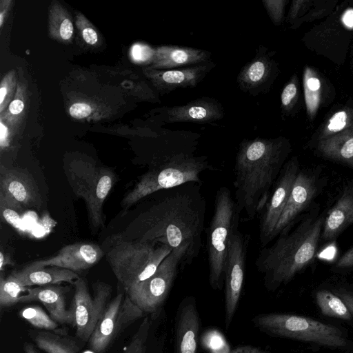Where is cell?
Returning <instances> with one entry per match:
<instances>
[{
  "mask_svg": "<svg viewBox=\"0 0 353 353\" xmlns=\"http://www.w3.org/2000/svg\"><path fill=\"white\" fill-rule=\"evenodd\" d=\"M297 93V88L294 82H290L283 88L281 101V105L284 108H288L292 103Z\"/></svg>",
  "mask_w": 353,
  "mask_h": 353,
  "instance_id": "cell-37",
  "label": "cell"
},
{
  "mask_svg": "<svg viewBox=\"0 0 353 353\" xmlns=\"http://www.w3.org/2000/svg\"><path fill=\"white\" fill-rule=\"evenodd\" d=\"M215 67L208 61L176 69L154 70L146 68L145 76L161 94H168L179 88H194Z\"/></svg>",
  "mask_w": 353,
  "mask_h": 353,
  "instance_id": "cell-17",
  "label": "cell"
},
{
  "mask_svg": "<svg viewBox=\"0 0 353 353\" xmlns=\"http://www.w3.org/2000/svg\"><path fill=\"white\" fill-rule=\"evenodd\" d=\"M305 101L308 112L314 113L319 102V90L321 82L316 77H308L305 72L304 77Z\"/></svg>",
  "mask_w": 353,
  "mask_h": 353,
  "instance_id": "cell-31",
  "label": "cell"
},
{
  "mask_svg": "<svg viewBox=\"0 0 353 353\" xmlns=\"http://www.w3.org/2000/svg\"><path fill=\"white\" fill-rule=\"evenodd\" d=\"M240 214L231 190L219 188L206 237L209 281L214 290H221L224 285L227 255L232 237L239 231Z\"/></svg>",
  "mask_w": 353,
  "mask_h": 353,
  "instance_id": "cell-6",
  "label": "cell"
},
{
  "mask_svg": "<svg viewBox=\"0 0 353 353\" xmlns=\"http://www.w3.org/2000/svg\"><path fill=\"white\" fill-rule=\"evenodd\" d=\"M190 264L186 248L174 249L151 276L132 287L125 293L143 312H153L167 298L180 267Z\"/></svg>",
  "mask_w": 353,
  "mask_h": 353,
  "instance_id": "cell-9",
  "label": "cell"
},
{
  "mask_svg": "<svg viewBox=\"0 0 353 353\" xmlns=\"http://www.w3.org/2000/svg\"><path fill=\"white\" fill-rule=\"evenodd\" d=\"M29 334L37 346L47 353L79 352L77 341L66 334L48 330H30Z\"/></svg>",
  "mask_w": 353,
  "mask_h": 353,
  "instance_id": "cell-25",
  "label": "cell"
},
{
  "mask_svg": "<svg viewBox=\"0 0 353 353\" xmlns=\"http://www.w3.org/2000/svg\"><path fill=\"white\" fill-rule=\"evenodd\" d=\"M19 314L37 328L54 331L58 327L57 323L38 305L26 307L20 311Z\"/></svg>",
  "mask_w": 353,
  "mask_h": 353,
  "instance_id": "cell-28",
  "label": "cell"
},
{
  "mask_svg": "<svg viewBox=\"0 0 353 353\" xmlns=\"http://www.w3.org/2000/svg\"><path fill=\"white\" fill-rule=\"evenodd\" d=\"M10 274L25 287L57 285L61 282L73 284L80 277L77 272L69 270L54 266H33L30 264Z\"/></svg>",
  "mask_w": 353,
  "mask_h": 353,
  "instance_id": "cell-24",
  "label": "cell"
},
{
  "mask_svg": "<svg viewBox=\"0 0 353 353\" xmlns=\"http://www.w3.org/2000/svg\"><path fill=\"white\" fill-rule=\"evenodd\" d=\"M8 264H11V260L10 257L3 251L0 252V270L3 271V268Z\"/></svg>",
  "mask_w": 353,
  "mask_h": 353,
  "instance_id": "cell-47",
  "label": "cell"
},
{
  "mask_svg": "<svg viewBox=\"0 0 353 353\" xmlns=\"http://www.w3.org/2000/svg\"><path fill=\"white\" fill-rule=\"evenodd\" d=\"M143 312L128 295L122 292L109 302L89 341L90 348L103 353L111 342L129 325L143 316Z\"/></svg>",
  "mask_w": 353,
  "mask_h": 353,
  "instance_id": "cell-11",
  "label": "cell"
},
{
  "mask_svg": "<svg viewBox=\"0 0 353 353\" xmlns=\"http://www.w3.org/2000/svg\"><path fill=\"white\" fill-rule=\"evenodd\" d=\"M262 3L272 23L279 25L283 17L284 1L263 0Z\"/></svg>",
  "mask_w": 353,
  "mask_h": 353,
  "instance_id": "cell-33",
  "label": "cell"
},
{
  "mask_svg": "<svg viewBox=\"0 0 353 353\" xmlns=\"http://www.w3.org/2000/svg\"><path fill=\"white\" fill-rule=\"evenodd\" d=\"M146 197L149 199L122 236L172 250L186 248L192 263L201 251L205 225L206 201L201 184L187 182Z\"/></svg>",
  "mask_w": 353,
  "mask_h": 353,
  "instance_id": "cell-1",
  "label": "cell"
},
{
  "mask_svg": "<svg viewBox=\"0 0 353 353\" xmlns=\"http://www.w3.org/2000/svg\"><path fill=\"white\" fill-rule=\"evenodd\" d=\"M81 34L84 41L90 46H94L98 43V34L92 27L86 23L78 21Z\"/></svg>",
  "mask_w": 353,
  "mask_h": 353,
  "instance_id": "cell-34",
  "label": "cell"
},
{
  "mask_svg": "<svg viewBox=\"0 0 353 353\" xmlns=\"http://www.w3.org/2000/svg\"><path fill=\"white\" fill-rule=\"evenodd\" d=\"M320 185L319 175L316 172H299L286 205L272 233V241L292 229L299 214L317 195Z\"/></svg>",
  "mask_w": 353,
  "mask_h": 353,
  "instance_id": "cell-15",
  "label": "cell"
},
{
  "mask_svg": "<svg viewBox=\"0 0 353 353\" xmlns=\"http://www.w3.org/2000/svg\"><path fill=\"white\" fill-rule=\"evenodd\" d=\"M347 114L345 111L335 113L330 120L328 129L331 132H339L346 125Z\"/></svg>",
  "mask_w": 353,
  "mask_h": 353,
  "instance_id": "cell-38",
  "label": "cell"
},
{
  "mask_svg": "<svg viewBox=\"0 0 353 353\" xmlns=\"http://www.w3.org/2000/svg\"><path fill=\"white\" fill-rule=\"evenodd\" d=\"M208 157L185 152L152 166L142 174L134 187L126 193L121 204L125 210L146 196L161 190L173 188L187 182L202 184L200 177L205 170H216Z\"/></svg>",
  "mask_w": 353,
  "mask_h": 353,
  "instance_id": "cell-5",
  "label": "cell"
},
{
  "mask_svg": "<svg viewBox=\"0 0 353 353\" xmlns=\"http://www.w3.org/2000/svg\"><path fill=\"white\" fill-rule=\"evenodd\" d=\"M299 172V163L292 159L285 164L274 185V190L259 215V239L262 248L272 241L274 230L284 210Z\"/></svg>",
  "mask_w": 353,
  "mask_h": 353,
  "instance_id": "cell-13",
  "label": "cell"
},
{
  "mask_svg": "<svg viewBox=\"0 0 353 353\" xmlns=\"http://www.w3.org/2000/svg\"><path fill=\"white\" fill-rule=\"evenodd\" d=\"M150 325L148 318H145L127 345L124 353H145Z\"/></svg>",
  "mask_w": 353,
  "mask_h": 353,
  "instance_id": "cell-30",
  "label": "cell"
},
{
  "mask_svg": "<svg viewBox=\"0 0 353 353\" xmlns=\"http://www.w3.org/2000/svg\"><path fill=\"white\" fill-rule=\"evenodd\" d=\"M343 21L347 26L353 27V10H349L344 14Z\"/></svg>",
  "mask_w": 353,
  "mask_h": 353,
  "instance_id": "cell-46",
  "label": "cell"
},
{
  "mask_svg": "<svg viewBox=\"0 0 353 353\" xmlns=\"http://www.w3.org/2000/svg\"><path fill=\"white\" fill-rule=\"evenodd\" d=\"M316 301L321 313L325 316L344 320L352 319V315L343 301L329 290L318 291Z\"/></svg>",
  "mask_w": 353,
  "mask_h": 353,
  "instance_id": "cell-26",
  "label": "cell"
},
{
  "mask_svg": "<svg viewBox=\"0 0 353 353\" xmlns=\"http://www.w3.org/2000/svg\"><path fill=\"white\" fill-rule=\"evenodd\" d=\"M337 268H353V247L345 252L336 263Z\"/></svg>",
  "mask_w": 353,
  "mask_h": 353,
  "instance_id": "cell-39",
  "label": "cell"
},
{
  "mask_svg": "<svg viewBox=\"0 0 353 353\" xmlns=\"http://www.w3.org/2000/svg\"><path fill=\"white\" fill-rule=\"evenodd\" d=\"M325 216L319 206L312 208L294 229L260 250L255 266L263 274L268 290L274 291L287 284L314 259Z\"/></svg>",
  "mask_w": 353,
  "mask_h": 353,
  "instance_id": "cell-3",
  "label": "cell"
},
{
  "mask_svg": "<svg viewBox=\"0 0 353 353\" xmlns=\"http://www.w3.org/2000/svg\"><path fill=\"white\" fill-rule=\"evenodd\" d=\"M252 321L261 332L274 336L334 348H343L348 345V341L338 327L303 316L268 313L256 316Z\"/></svg>",
  "mask_w": 353,
  "mask_h": 353,
  "instance_id": "cell-8",
  "label": "cell"
},
{
  "mask_svg": "<svg viewBox=\"0 0 353 353\" xmlns=\"http://www.w3.org/2000/svg\"><path fill=\"white\" fill-rule=\"evenodd\" d=\"M327 152L330 156L339 158L353 167V137L345 141L339 148Z\"/></svg>",
  "mask_w": 353,
  "mask_h": 353,
  "instance_id": "cell-32",
  "label": "cell"
},
{
  "mask_svg": "<svg viewBox=\"0 0 353 353\" xmlns=\"http://www.w3.org/2000/svg\"><path fill=\"white\" fill-rule=\"evenodd\" d=\"M200 319L193 296L185 297L178 307L174 325V353H197Z\"/></svg>",
  "mask_w": 353,
  "mask_h": 353,
  "instance_id": "cell-20",
  "label": "cell"
},
{
  "mask_svg": "<svg viewBox=\"0 0 353 353\" xmlns=\"http://www.w3.org/2000/svg\"><path fill=\"white\" fill-rule=\"evenodd\" d=\"M0 210L2 217H3L6 221L15 226H18L17 223L19 221V216L17 211L5 207H0Z\"/></svg>",
  "mask_w": 353,
  "mask_h": 353,
  "instance_id": "cell-40",
  "label": "cell"
},
{
  "mask_svg": "<svg viewBox=\"0 0 353 353\" xmlns=\"http://www.w3.org/2000/svg\"><path fill=\"white\" fill-rule=\"evenodd\" d=\"M64 172L72 191L85 203L92 234L104 226L103 205L117 179L110 168L83 159L65 165Z\"/></svg>",
  "mask_w": 353,
  "mask_h": 353,
  "instance_id": "cell-7",
  "label": "cell"
},
{
  "mask_svg": "<svg viewBox=\"0 0 353 353\" xmlns=\"http://www.w3.org/2000/svg\"><path fill=\"white\" fill-rule=\"evenodd\" d=\"M27 294L21 295L18 303L39 301L48 310L50 316L57 323L72 324L70 312L66 308L65 289L59 285H47L28 288Z\"/></svg>",
  "mask_w": 353,
  "mask_h": 353,
  "instance_id": "cell-22",
  "label": "cell"
},
{
  "mask_svg": "<svg viewBox=\"0 0 353 353\" xmlns=\"http://www.w3.org/2000/svg\"><path fill=\"white\" fill-rule=\"evenodd\" d=\"M166 123H211L223 118L224 108L214 98L202 97L188 103L161 109Z\"/></svg>",
  "mask_w": 353,
  "mask_h": 353,
  "instance_id": "cell-19",
  "label": "cell"
},
{
  "mask_svg": "<svg viewBox=\"0 0 353 353\" xmlns=\"http://www.w3.org/2000/svg\"><path fill=\"white\" fill-rule=\"evenodd\" d=\"M272 52L259 45L254 57L239 71L236 83L239 88L251 96L265 94L273 81L276 65L271 58Z\"/></svg>",
  "mask_w": 353,
  "mask_h": 353,
  "instance_id": "cell-16",
  "label": "cell"
},
{
  "mask_svg": "<svg viewBox=\"0 0 353 353\" xmlns=\"http://www.w3.org/2000/svg\"><path fill=\"white\" fill-rule=\"evenodd\" d=\"M229 353H269L258 347L252 345H241L233 349Z\"/></svg>",
  "mask_w": 353,
  "mask_h": 353,
  "instance_id": "cell-42",
  "label": "cell"
},
{
  "mask_svg": "<svg viewBox=\"0 0 353 353\" xmlns=\"http://www.w3.org/2000/svg\"><path fill=\"white\" fill-rule=\"evenodd\" d=\"M24 108L23 101L19 99H14L9 105V112L14 115H17L22 112Z\"/></svg>",
  "mask_w": 353,
  "mask_h": 353,
  "instance_id": "cell-43",
  "label": "cell"
},
{
  "mask_svg": "<svg viewBox=\"0 0 353 353\" xmlns=\"http://www.w3.org/2000/svg\"><path fill=\"white\" fill-rule=\"evenodd\" d=\"M41 204L39 187L28 171L1 166L0 207L20 211L39 208Z\"/></svg>",
  "mask_w": 353,
  "mask_h": 353,
  "instance_id": "cell-14",
  "label": "cell"
},
{
  "mask_svg": "<svg viewBox=\"0 0 353 353\" xmlns=\"http://www.w3.org/2000/svg\"><path fill=\"white\" fill-rule=\"evenodd\" d=\"M8 137V129L6 125L1 121L0 122V141L1 146L3 148L6 146Z\"/></svg>",
  "mask_w": 353,
  "mask_h": 353,
  "instance_id": "cell-45",
  "label": "cell"
},
{
  "mask_svg": "<svg viewBox=\"0 0 353 353\" xmlns=\"http://www.w3.org/2000/svg\"><path fill=\"white\" fill-rule=\"evenodd\" d=\"M74 293L69 310L77 338L88 342L111 298L112 288L103 281L92 283L93 296L85 281L79 277L74 282Z\"/></svg>",
  "mask_w": 353,
  "mask_h": 353,
  "instance_id": "cell-10",
  "label": "cell"
},
{
  "mask_svg": "<svg viewBox=\"0 0 353 353\" xmlns=\"http://www.w3.org/2000/svg\"><path fill=\"white\" fill-rule=\"evenodd\" d=\"M50 19V32L57 39L67 42L72 37L74 27L67 13L61 10H54Z\"/></svg>",
  "mask_w": 353,
  "mask_h": 353,
  "instance_id": "cell-29",
  "label": "cell"
},
{
  "mask_svg": "<svg viewBox=\"0 0 353 353\" xmlns=\"http://www.w3.org/2000/svg\"><path fill=\"white\" fill-rule=\"evenodd\" d=\"M23 347L25 353H39L30 343H26Z\"/></svg>",
  "mask_w": 353,
  "mask_h": 353,
  "instance_id": "cell-48",
  "label": "cell"
},
{
  "mask_svg": "<svg viewBox=\"0 0 353 353\" xmlns=\"http://www.w3.org/2000/svg\"><path fill=\"white\" fill-rule=\"evenodd\" d=\"M103 250L125 292L151 276L173 250L166 245L130 241L121 233L109 236L103 242Z\"/></svg>",
  "mask_w": 353,
  "mask_h": 353,
  "instance_id": "cell-4",
  "label": "cell"
},
{
  "mask_svg": "<svg viewBox=\"0 0 353 353\" xmlns=\"http://www.w3.org/2000/svg\"><path fill=\"white\" fill-rule=\"evenodd\" d=\"M27 288L11 274L6 278L1 276L0 279L1 307H6L18 303L21 294L26 292Z\"/></svg>",
  "mask_w": 353,
  "mask_h": 353,
  "instance_id": "cell-27",
  "label": "cell"
},
{
  "mask_svg": "<svg viewBox=\"0 0 353 353\" xmlns=\"http://www.w3.org/2000/svg\"><path fill=\"white\" fill-rule=\"evenodd\" d=\"M9 88L10 85L8 84L7 82H5V80L3 79L0 88V105H1V111H2L3 105H4V101L7 98V96L9 92Z\"/></svg>",
  "mask_w": 353,
  "mask_h": 353,
  "instance_id": "cell-44",
  "label": "cell"
},
{
  "mask_svg": "<svg viewBox=\"0 0 353 353\" xmlns=\"http://www.w3.org/2000/svg\"><path fill=\"white\" fill-rule=\"evenodd\" d=\"M105 253L97 244L79 242L68 244L49 258L30 263L33 266H54L74 272L88 270L100 261Z\"/></svg>",
  "mask_w": 353,
  "mask_h": 353,
  "instance_id": "cell-18",
  "label": "cell"
},
{
  "mask_svg": "<svg viewBox=\"0 0 353 353\" xmlns=\"http://www.w3.org/2000/svg\"><path fill=\"white\" fill-rule=\"evenodd\" d=\"M335 294L343 301L353 316V292L345 290H339L335 291Z\"/></svg>",
  "mask_w": 353,
  "mask_h": 353,
  "instance_id": "cell-41",
  "label": "cell"
},
{
  "mask_svg": "<svg viewBox=\"0 0 353 353\" xmlns=\"http://www.w3.org/2000/svg\"><path fill=\"white\" fill-rule=\"evenodd\" d=\"M353 224V183L344 189L336 202L325 216L321 240L333 241L349 225Z\"/></svg>",
  "mask_w": 353,
  "mask_h": 353,
  "instance_id": "cell-23",
  "label": "cell"
},
{
  "mask_svg": "<svg viewBox=\"0 0 353 353\" xmlns=\"http://www.w3.org/2000/svg\"><path fill=\"white\" fill-rule=\"evenodd\" d=\"M211 53L205 50L179 46H161L152 49L148 68L170 70L188 67L210 60Z\"/></svg>",
  "mask_w": 353,
  "mask_h": 353,
  "instance_id": "cell-21",
  "label": "cell"
},
{
  "mask_svg": "<svg viewBox=\"0 0 353 353\" xmlns=\"http://www.w3.org/2000/svg\"><path fill=\"white\" fill-rule=\"evenodd\" d=\"M287 156L278 139H243L235 158L234 201L246 220L259 215L270 195Z\"/></svg>",
  "mask_w": 353,
  "mask_h": 353,
  "instance_id": "cell-2",
  "label": "cell"
},
{
  "mask_svg": "<svg viewBox=\"0 0 353 353\" xmlns=\"http://www.w3.org/2000/svg\"><path fill=\"white\" fill-rule=\"evenodd\" d=\"M152 52V49L148 48L140 44H135L131 48L130 55L135 61H149Z\"/></svg>",
  "mask_w": 353,
  "mask_h": 353,
  "instance_id": "cell-36",
  "label": "cell"
},
{
  "mask_svg": "<svg viewBox=\"0 0 353 353\" xmlns=\"http://www.w3.org/2000/svg\"><path fill=\"white\" fill-rule=\"evenodd\" d=\"M249 236L239 230L232 237L224 273L225 325L228 329L235 314L245 279Z\"/></svg>",
  "mask_w": 353,
  "mask_h": 353,
  "instance_id": "cell-12",
  "label": "cell"
},
{
  "mask_svg": "<svg viewBox=\"0 0 353 353\" xmlns=\"http://www.w3.org/2000/svg\"><path fill=\"white\" fill-rule=\"evenodd\" d=\"M92 112V107L85 103H76L69 109L70 116L74 119H81L90 115Z\"/></svg>",
  "mask_w": 353,
  "mask_h": 353,
  "instance_id": "cell-35",
  "label": "cell"
}]
</instances>
